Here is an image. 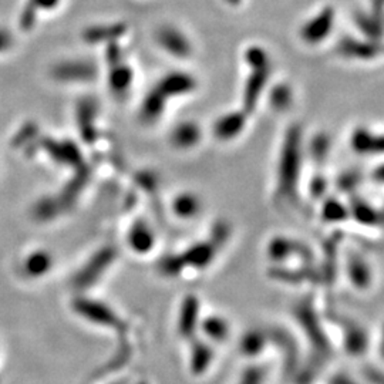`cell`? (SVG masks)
Segmentation results:
<instances>
[{
    "instance_id": "30bf717a",
    "label": "cell",
    "mask_w": 384,
    "mask_h": 384,
    "mask_svg": "<svg viewBox=\"0 0 384 384\" xmlns=\"http://www.w3.org/2000/svg\"><path fill=\"white\" fill-rule=\"evenodd\" d=\"M272 69H256L251 70L245 79L244 90H242V108L244 112L251 116L260 98L265 95L270 79Z\"/></svg>"
},
{
    "instance_id": "9c48e42d",
    "label": "cell",
    "mask_w": 384,
    "mask_h": 384,
    "mask_svg": "<svg viewBox=\"0 0 384 384\" xmlns=\"http://www.w3.org/2000/svg\"><path fill=\"white\" fill-rule=\"evenodd\" d=\"M116 249L112 246L102 248L101 251H98L91 259L90 262H87V265L80 270L79 275L74 279L76 286L79 288H90L95 284V281H98V278H101L105 270L113 265V262L116 260Z\"/></svg>"
},
{
    "instance_id": "ac0fdd59",
    "label": "cell",
    "mask_w": 384,
    "mask_h": 384,
    "mask_svg": "<svg viewBox=\"0 0 384 384\" xmlns=\"http://www.w3.org/2000/svg\"><path fill=\"white\" fill-rule=\"evenodd\" d=\"M343 327V346L350 356H363L369 349V336L362 324L349 319H339Z\"/></svg>"
},
{
    "instance_id": "d6a6232c",
    "label": "cell",
    "mask_w": 384,
    "mask_h": 384,
    "mask_svg": "<svg viewBox=\"0 0 384 384\" xmlns=\"http://www.w3.org/2000/svg\"><path fill=\"white\" fill-rule=\"evenodd\" d=\"M265 378L266 369L259 364H251L242 371L238 384H265Z\"/></svg>"
},
{
    "instance_id": "277c9868",
    "label": "cell",
    "mask_w": 384,
    "mask_h": 384,
    "mask_svg": "<svg viewBox=\"0 0 384 384\" xmlns=\"http://www.w3.org/2000/svg\"><path fill=\"white\" fill-rule=\"evenodd\" d=\"M74 310L84 317L86 320L104 326L107 329H113V331L119 333H126L127 332V323L124 319H121L114 309L107 306L102 302L87 299V298H80L74 300Z\"/></svg>"
},
{
    "instance_id": "603a6c76",
    "label": "cell",
    "mask_w": 384,
    "mask_h": 384,
    "mask_svg": "<svg viewBox=\"0 0 384 384\" xmlns=\"http://www.w3.org/2000/svg\"><path fill=\"white\" fill-rule=\"evenodd\" d=\"M108 87L116 95H126L134 83V70L126 60L108 65Z\"/></svg>"
},
{
    "instance_id": "cb8c5ba5",
    "label": "cell",
    "mask_w": 384,
    "mask_h": 384,
    "mask_svg": "<svg viewBox=\"0 0 384 384\" xmlns=\"http://www.w3.org/2000/svg\"><path fill=\"white\" fill-rule=\"evenodd\" d=\"M171 211L174 216L183 221L197 218L202 211V201L198 194L192 191H181L171 201Z\"/></svg>"
},
{
    "instance_id": "1f68e13d",
    "label": "cell",
    "mask_w": 384,
    "mask_h": 384,
    "mask_svg": "<svg viewBox=\"0 0 384 384\" xmlns=\"http://www.w3.org/2000/svg\"><path fill=\"white\" fill-rule=\"evenodd\" d=\"M184 270H185V265L180 253L167 255L158 262V272L166 278H177Z\"/></svg>"
},
{
    "instance_id": "9a60e30c",
    "label": "cell",
    "mask_w": 384,
    "mask_h": 384,
    "mask_svg": "<svg viewBox=\"0 0 384 384\" xmlns=\"http://www.w3.org/2000/svg\"><path fill=\"white\" fill-rule=\"evenodd\" d=\"M345 272L352 286L357 291H366L373 281V272L363 255L356 251H349L345 259Z\"/></svg>"
},
{
    "instance_id": "e0dca14e",
    "label": "cell",
    "mask_w": 384,
    "mask_h": 384,
    "mask_svg": "<svg viewBox=\"0 0 384 384\" xmlns=\"http://www.w3.org/2000/svg\"><path fill=\"white\" fill-rule=\"evenodd\" d=\"M218 252V248L209 239H206L190 245L180 255L185 265V269L191 267L194 270H204L213 263Z\"/></svg>"
},
{
    "instance_id": "7a4b0ae2",
    "label": "cell",
    "mask_w": 384,
    "mask_h": 384,
    "mask_svg": "<svg viewBox=\"0 0 384 384\" xmlns=\"http://www.w3.org/2000/svg\"><path fill=\"white\" fill-rule=\"evenodd\" d=\"M295 317L302 327L303 333L306 335V339L309 340L310 346L313 347V352L317 357H326L331 355V343H329V338L326 336L323 326L317 317V313L315 312L313 303L309 299H302L295 306Z\"/></svg>"
},
{
    "instance_id": "836d02e7",
    "label": "cell",
    "mask_w": 384,
    "mask_h": 384,
    "mask_svg": "<svg viewBox=\"0 0 384 384\" xmlns=\"http://www.w3.org/2000/svg\"><path fill=\"white\" fill-rule=\"evenodd\" d=\"M231 237V227L227 223H216L213 224L209 235V241L218 248V251L221 249L230 239Z\"/></svg>"
},
{
    "instance_id": "4dcf8cb0",
    "label": "cell",
    "mask_w": 384,
    "mask_h": 384,
    "mask_svg": "<svg viewBox=\"0 0 384 384\" xmlns=\"http://www.w3.org/2000/svg\"><path fill=\"white\" fill-rule=\"evenodd\" d=\"M244 60L251 70L256 69H272L270 58L262 46L251 44L244 51Z\"/></svg>"
},
{
    "instance_id": "d6986e66",
    "label": "cell",
    "mask_w": 384,
    "mask_h": 384,
    "mask_svg": "<svg viewBox=\"0 0 384 384\" xmlns=\"http://www.w3.org/2000/svg\"><path fill=\"white\" fill-rule=\"evenodd\" d=\"M213 359H215V352L209 342H206L205 339H198V338L190 342L188 367L191 374L204 376L211 367Z\"/></svg>"
},
{
    "instance_id": "8fae6325",
    "label": "cell",
    "mask_w": 384,
    "mask_h": 384,
    "mask_svg": "<svg viewBox=\"0 0 384 384\" xmlns=\"http://www.w3.org/2000/svg\"><path fill=\"white\" fill-rule=\"evenodd\" d=\"M249 116L244 110H232V112L219 116L212 124V134L219 141H232L238 138L248 126Z\"/></svg>"
},
{
    "instance_id": "6da1fadb",
    "label": "cell",
    "mask_w": 384,
    "mask_h": 384,
    "mask_svg": "<svg viewBox=\"0 0 384 384\" xmlns=\"http://www.w3.org/2000/svg\"><path fill=\"white\" fill-rule=\"evenodd\" d=\"M303 134L302 127L295 124L288 128L285 133V138L281 147L279 161H278V194L288 199L296 201L299 183H300V171H302V155H303Z\"/></svg>"
},
{
    "instance_id": "4fadbf2b",
    "label": "cell",
    "mask_w": 384,
    "mask_h": 384,
    "mask_svg": "<svg viewBox=\"0 0 384 384\" xmlns=\"http://www.w3.org/2000/svg\"><path fill=\"white\" fill-rule=\"evenodd\" d=\"M338 53L346 59L367 62L380 56L381 46L378 41H373L369 39L346 36L338 43Z\"/></svg>"
},
{
    "instance_id": "ba28073f",
    "label": "cell",
    "mask_w": 384,
    "mask_h": 384,
    "mask_svg": "<svg viewBox=\"0 0 384 384\" xmlns=\"http://www.w3.org/2000/svg\"><path fill=\"white\" fill-rule=\"evenodd\" d=\"M198 86L199 83L197 77L184 70H174L164 74L155 84V87L168 98V101L194 94L198 90Z\"/></svg>"
},
{
    "instance_id": "5bb4252c",
    "label": "cell",
    "mask_w": 384,
    "mask_h": 384,
    "mask_svg": "<svg viewBox=\"0 0 384 384\" xmlns=\"http://www.w3.org/2000/svg\"><path fill=\"white\" fill-rule=\"evenodd\" d=\"M204 138L202 127L192 120L178 121L168 134V143L178 151H191L197 148Z\"/></svg>"
},
{
    "instance_id": "5b68a950",
    "label": "cell",
    "mask_w": 384,
    "mask_h": 384,
    "mask_svg": "<svg viewBox=\"0 0 384 384\" xmlns=\"http://www.w3.org/2000/svg\"><path fill=\"white\" fill-rule=\"evenodd\" d=\"M154 37L158 47L177 60H188L192 56V41L180 27L174 25H161L155 30Z\"/></svg>"
},
{
    "instance_id": "f546056e",
    "label": "cell",
    "mask_w": 384,
    "mask_h": 384,
    "mask_svg": "<svg viewBox=\"0 0 384 384\" xmlns=\"http://www.w3.org/2000/svg\"><path fill=\"white\" fill-rule=\"evenodd\" d=\"M331 148H332V141H331V137H329V134L326 133H317L309 141V155L317 164H323L329 158Z\"/></svg>"
},
{
    "instance_id": "74e56055",
    "label": "cell",
    "mask_w": 384,
    "mask_h": 384,
    "mask_svg": "<svg viewBox=\"0 0 384 384\" xmlns=\"http://www.w3.org/2000/svg\"><path fill=\"white\" fill-rule=\"evenodd\" d=\"M329 384H362L359 381H356L355 378L343 374V373H339V374H335L331 380H329Z\"/></svg>"
},
{
    "instance_id": "83f0119b",
    "label": "cell",
    "mask_w": 384,
    "mask_h": 384,
    "mask_svg": "<svg viewBox=\"0 0 384 384\" xmlns=\"http://www.w3.org/2000/svg\"><path fill=\"white\" fill-rule=\"evenodd\" d=\"M355 23H356L357 29L360 30V33L364 34V39L380 43L381 30H383L381 18H378L373 12L371 13H359L355 18Z\"/></svg>"
},
{
    "instance_id": "ffe728a7",
    "label": "cell",
    "mask_w": 384,
    "mask_h": 384,
    "mask_svg": "<svg viewBox=\"0 0 384 384\" xmlns=\"http://www.w3.org/2000/svg\"><path fill=\"white\" fill-rule=\"evenodd\" d=\"M199 332L202 333V339L211 345H221L228 342L231 336V324L225 316L209 315L201 319Z\"/></svg>"
},
{
    "instance_id": "f35d334b",
    "label": "cell",
    "mask_w": 384,
    "mask_h": 384,
    "mask_svg": "<svg viewBox=\"0 0 384 384\" xmlns=\"http://www.w3.org/2000/svg\"><path fill=\"white\" fill-rule=\"evenodd\" d=\"M140 384H147V383H144V381H143V383H140Z\"/></svg>"
},
{
    "instance_id": "d590c367",
    "label": "cell",
    "mask_w": 384,
    "mask_h": 384,
    "mask_svg": "<svg viewBox=\"0 0 384 384\" xmlns=\"http://www.w3.org/2000/svg\"><path fill=\"white\" fill-rule=\"evenodd\" d=\"M50 265H51V260L46 253H37L29 262L27 270L32 273V275L39 277V275H43V273H46L48 270Z\"/></svg>"
},
{
    "instance_id": "52a82bcc",
    "label": "cell",
    "mask_w": 384,
    "mask_h": 384,
    "mask_svg": "<svg viewBox=\"0 0 384 384\" xmlns=\"http://www.w3.org/2000/svg\"><path fill=\"white\" fill-rule=\"evenodd\" d=\"M201 302L197 295H187L181 300L178 316H177V332L178 335L187 340L191 342L197 338L199 332V323H201Z\"/></svg>"
},
{
    "instance_id": "2e32d148",
    "label": "cell",
    "mask_w": 384,
    "mask_h": 384,
    "mask_svg": "<svg viewBox=\"0 0 384 384\" xmlns=\"http://www.w3.org/2000/svg\"><path fill=\"white\" fill-rule=\"evenodd\" d=\"M168 98L164 95L155 86L143 97L138 107V119L144 126L157 124L164 114L168 105Z\"/></svg>"
},
{
    "instance_id": "d4e9b609",
    "label": "cell",
    "mask_w": 384,
    "mask_h": 384,
    "mask_svg": "<svg viewBox=\"0 0 384 384\" xmlns=\"http://www.w3.org/2000/svg\"><path fill=\"white\" fill-rule=\"evenodd\" d=\"M267 343H269L267 333H265L262 329L252 327V329H248V331L241 336L239 350L245 357L255 359L265 352Z\"/></svg>"
},
{
    "instance_id": "7402d4cb",
    "label": "cell",
    "mask_w": 384,
    "mask_h": 384,
    "mask_svg": "<svg viewBox=\"0 0 384 384\" xmlns=\"http://www.w3.org/2000/svg\"><path fill=\"white\" fill-rule=\"evenodd\" d=\"M347 206H349L350 218H353L356 223L370 228H378L381 225L380 211L374 205H371L367 199L353 194L350 197Z\"/></svg>"
},
{
    "instance_id": "44dd1931",
    "label": "cell",
    "mask_w": 384,
    "mask_h": 384,
    "mask_svg": "<svg viewBox=\"0 0 384 384\" xmlns=\"http://www.w3.org/2000/svg\"><path fill=\"white\" fill-rule=\"evenodd\" d=\"M350 147L359 155H380L383 152V138L367 127L359 126L350 134Z\"/></svg>"
},
{
    "instance_id": "e575fe53",
    "label": "cell",
    "mask_w": 384,
    "mask_h": 384,
    "mask_svg": "<svg viewBox=\"0 0 384 384\" xmlns=\"http://www.w3.org/2000/svg\"><path fill=\"white\" fill-rule=\"evenodd\" d=\"M362 177L356 170H349L346 173H343L339 178H338V187L343 191V192H350L352 195L355 194V190L357 188V185L360 184Z\"/></svg>"
},
{
    "instance_id": "7c38bea8",
    "label": "cell",
    "mask_w": 384,
    "mask_h": 384,
    "mask_svg": "<svg viewBox=\"0 0 384 384\" xmlns=\"http://www.w3.org/2000/svg\"><path fill=\"white\" fill-rule=\"evenodd\" d=\"M126 242L131 252L138 256H144L154 251L157 245V237L147 219L137 218L135 221L131 223L127 231Z\"/></svg>"
},
{
    "instance_id": "484cf974",
    "label": "cell",
    "mask_w": 384,
    "mask_h": 384,
    "mask_svg": "<svg viewBox=\"0 0 384 384\" xmlns=\"http://www.w3.org/2000/svg\"><path fill=\"white\" fill-rule=\"evenodd\" d=\"M320 216L326 224H342L350 218L349 206L336 197H327L322 202Z\"/></svg>"
},
{
    "instance_id": "3957f363",
    "label": "cell",
    "mask_w": 384,
    "mask_h": 384,
    "mask_svg": "<svg viewBox=\"0 0 384 384\" xmlns=\"http://www.w3.org/2000/svg\"><path fill=\"white\" fill-rule=\"evenodd\" d=\"M266 256L277 265H282L291 258H299L305 266H310L315 262V253L310 246L285 235H277L269 239Z\"/></svg>"
},
{
    "instance_id": "4316f807",
    "label": "cell",
    "mask_w": 384,
    "mask_h": 384,
    "mask_svg": "<svg viewBox=\"0 0 384 384\" xmlns=\"http://www.w3.org/2000/svg\"><path fill=\"white\" fill-rule=\"evenodd\" d=\"M293 88L286 83H278L269 87L267 102L278 113H284L289 110L293 104Z\"/></svg>"
},
{
    "instance_id": "8d00e7d4",
    "label": "cell",
    "mask_w": 384,
    "mask_h": 384,
    "mask_svg": "<svg viewBox=\"0 0 384 384\" xmlns=\"http://www.w3.org/2000/svg\"><path fill=\"white\" fill-rule=\"evenodd\" d=\"M327 191V180L324 176L322 174H316L310 183H309V194L312 195V198L319 199L323 198L324 194Z\"/></svg>"
},
{
    "instance_id": "8992f818",
    "label": "cell",
    "mask_w": 384,
    "mask_h": 384,
    "mask_svg": "<svg viewBox=\"0 0 384 384\" xmlns=\"http://www.w3.org/2000/svg\"><path fill=\"white\" fill-rule=\"evenodd\" d=\"M335 9L332 6H326L299 27V37L307 46L322 44L324 40L331 37L335 29Z\"/></svg>"
},
{
    "instance_id": "f1b7e54d",
    "label": "cell",
    "mask_w": 384,
    "mask_h": 384,
    "mask_svg": "<svg viewBox=\"0 0 384 384\" xmlns=\"http://www.w3.org/2000/svg\"><path fill=\"white\" fill-rule=\"evenodd\" d=\"M127 33V25L126 23H112V25H102V26H95L87 33V39L94 40V41H107L113 43L117 41L121 36Z\"/></svg>"
}]
</instances>
